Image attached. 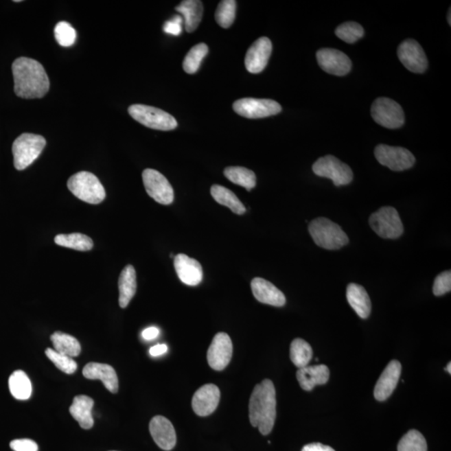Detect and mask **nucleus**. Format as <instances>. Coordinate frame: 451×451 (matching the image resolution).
I'll use <instances>...</instances> for the list:
<instances>
[{
    "mask_svg": "<svg viewBox=\"0 0 451 451\" xmlns=\"http://www.w3.org/2000/svg\"><path fill=\"white\" fill-rule=\"evenodd\" d=\"M376 159L381 165L392 171L401 172L413 167L415 158L410 150L381 144L375 150Z\"/></svg>",
    "mask_w": 451,
    "mask_h": 451,
    "instance_id": "nucleus-11",
    "label": "nucleus"
},
{
    "mask_svg": "<svg viewBox=\"0 0 451 451\" xmlns=\"http://www.w3.org/2000/svg\"><path fill=\"white\" fill-rule=\"evenodd\" d=\"M10 448L14 451H38V447L32 439H14L10 442Z\"/></svg>",
    "mask_w": 451,
    "mask_h": 451,
    "instance_id": "nucleus-41",
    "label": "nucleus"
},
{
    "mask_svg": "<svg viewBox=\"0 0 451 451\" xmlns=\"http://www.w3.org/2000/svg\"><path fill=\"white\" fill-rule=\"evenodd\" d=\"M402 371V366L398 360H392L381 373L377 381L373 395L378 401L386 400L395 391Z\"/></svg>",
    "mask_w": 451,
    "mask_h": 451,
    "instance_id": "nucleus-19",
    "label": "nucleus"
},
{
    "mask_svg": "<svg viewBox=\"0 0 451 451\" xmlns=\"http://www.w3.org/2000/svg\"><path fill=\"white\" fill-rule=\"evenodd\" d=\"M290 358L296 367L299 369L306 367L313 358V349L303 339L295 338L291 344Z\"/></svg>",
    "mask_w": 451,
    "mask_h": 451,
    "instance_id": "nucleus-33",
    "label": "nucleus"
},
{
    "mask_svg": "<svg viewBox=\"0 0 451 451\" xmlns=\"http://www.w3.org/2000/svg\"><path fill=\"white\" fill-rule=\"evenodd\" d=\"M445 369L446 370L447 372L451 373V364L449 363V365L446 366V368Z\"/></svg>",
    "mask_w": 451,
    "mask_h": 451,
    "instance_id": "nucleus-46",
    "label": "nucleus"
},
{
    "mask_svg": "<svg viewBox=\"0 0 451 451\" xmlns=\"http://www.w3.org/2000/svg\"><path fill=\"white\" fill-rule=\"evenodd\" d=\"M159 334L160 330L159 329H157V327H150L142 332V337H143L146 340H152V339L157 338Z\"/></svg>",
    "mask_w": 451,
    "mask_h": 451,
    "instance_id": "nucleus-44",
    "label": "nucleus"
},
{
    "mask_svg": "<svg viewBox=\"0 0 451 451\" xmlns=\"http://www.w3.org/2000/svg\"><path fill=\"white\" fill-rule=\"evenodd\" d=\"M9 387L11 395L16 400H26L32 396V381L22 370H16L10 375Z\"/></svg>",
    "mask_w": 451,
    "mask_h": 451,
    "instance_id": "nucleus-29",
    "label": "nucleus"
},
{
    "mask_svg": "<svg viewBox=\"0 0 451 451\" xmlns=\"http://www.w3.org/2000/svg\"><path fill=\"white\" fill-rule=\"evenodd\" d=\"M313 172L315 175L332 180L337 187L349 184L354 177L352 170L348 165L331 155L320 157L316 161Z\"/></svg>",
    "mask_w": 451,
    "mask_h": 451,
    "instance_id": "nucleus-8",
    "label": "nucleus"
},
{
    "mask_svg": "<svg viewBox=\"0 0 451 451\" xmlns=\"http://www.w3.org/2000/svg\"><path fill=\"white\" fill-rule=\"evenodd\" d=\"M308 231L320 248L337 250L349 244V238L341 227L325 218L313 220L308 225Z\"/></svg>",
    "mask_w": 451,
    "mask_h": 451,
    "instance_id": "nucleus-3",
    "label": "nucleus"
},
{
    "mask_svg": "<svg viewBox=\"0 0 451 451\" xmlns=\"http://www.w3.org/2000/svg\"><path fill=\"white\" fill-rule=\"evenodd\" d=\"M316 56L319 67L329 74L344 76L348 74L352 68V62L349 58L340 50L321 49Z\"/></svg>",
    "mask_w": 451,
    "mask_h": 451,
    "instance_id": "nucleus-15",
    "label": "nucleus"
},
{
    "mask_svg": "<svg viewBox=\"0 0 451 451\" xmlns=\"http://www.w3.org/2000/svg\"><path fill=\"white\" fill-rule=\"evenodd\" d=\"M233 347L229 334L218 333L207 351V361L210 367L221 371L229 365L232 360Z\"/></svg>",
    "mask_w": 451,
    "mask_h": 451,
    "instance_id": "nucleus-13",
    "label": "nucleus"
},
{
    "mask_svg": "<svg viewBox=\"0 0 451 451\" xmlns=\"http://www.w3.org/2000/svg\"><path fill=\"white\" fill-rule=\"evenodd\" d=\"M369 225L380 237L399 238L404 233L403 223L398 211L392 207H384L369 218Z\"/></svg>",
    "mask_w": 451,
    "mask_h": 451,
    "instance_id": "nucleus-7",
    "label": "nucleus"
},
{
    "mask_svg": "<svg viewBox=\"0 0 451 451\" xmlns=\"http://www.w3.org/2000/svg\"><path fill=\"white\" fill-rule=\"evenodd\" d=\"M54 349L69 357H77L82 351V346L78 340L71 335L62 332H56L50 337Z\"/></svg>",
    "mask_w": 451,
    "mask_h": 451,
    "instance_id": "nucleus-30",
    "label": "nucleus"
},
{
    "mask_svg": "<svg viewBox=\"0 0 451 451\" xmlns=\"http://www.w3.org/2000/svg\"><path fill=\"white\" fill-rule=\"evenodd\" d=\"M57 245L77 251H90L93 248V241L82 233L60 234L55 238Z\"/></svg>",
    "mask_w": 451,
    "mask_h": 451,
    "instance_id": "nucleus-32",
    "label": "nucleus"
},
{
    "mask_svg": "<svg viewBox=\"0 0 451 451\" xmlns=\"http://www.w3.org/2000/svg\"><path fill=\"white\" fill-rule=\"evenodd\" d=\"M128 113L141 125L153 130L167 132L176 129L178 125L172 115L153 106L137 104L129 107Z\"/></svg>",
    "mask_w": 451,
    "mask_h": 451,
    "instance_id": "nucleus-6",
    "label": "nucleus"
},
{
    "mask_svg": "<svg viewBox=\"0 0 451 451\" xmlns=\"http://www.w3.org/2000/svg\"><path fill=\"white\" fill-rule=\"evenodd\" d=\"M371 115L378 124L388 129L400 128L404 123L402 107L389 98L376 99L371 107Z\"/></svg>",
    "mask_w": 451,
    "mask_h": 451,
    "instance_id": "nucleus-9",
    "label": "nucleus"
},
{
    "mask_svg": "<svg viewBox=\"0 0 451 451\" xmlns=\"http://www.w3.org/2000/svg\"><path fill=\"white\" fill-rule=\"evenodd\" d=\"M69 190L77 198L90 204H99L106 198V191L93 173L80 172L69 177Z\"/></svg>",
    "mask_w": 451,
    "mask_h": 451,
    "instance_id": "nucleus-4",
    "label": "nucleus"
},
{
    "mask_svg": "<svg viewBox=\"0 0 451 451\" xmlns=\"http://www.w3.org/2000/svg\"><path fill=\"white\" fill-rule=\"evenodd\" d=\"M146 192L163 205H170L174 200V191L168 180L161 172L153 169H146L142 173Z\"/></svg>",
    "mask_w": 451,
    "mask_h": 451,
    "instance_id": "nucleus-12",
    "label": "nucleus"
},
{
    "mask_svg": "<svg viewBox=\"0 0 451 451\" xmlns=\"http://www.w3.org/2000/svg\"><path fill=\"white\" fill-rule=\"evenodd\" d=\"M347 300L350 306L361 319H367L371 313V301L364 287L356 284H350L347 287Z\"/></svg>",
    "mask_w": 451,
    "mask_h": 451,
    "instance_id": "nucleus-25",
    "label": "nucleus"
},
{
    "mask_svg": "<svg viewBox=\"0 0 451 451\" xmlns=\"http://www.w3.org/2000/svg\"><path fill=\"white\" fill-rule=\"evenodd\" d=\"M276 391L270 380L256 385L249 401V419L251 425L257 428L260 433H271L276 419Z\"/></svg>",
    "mask_w": 451,
    "mask_h": 451,
    "instance_id": "nucleus-2",
    "label": "nucleus"
},
{
    "mask_svg": "<svg viewBox=\"0 0 451 451\" xmlns=\"http://www.w3.org/2000/svg\"><path fill=\"white\" fill-rule=\"evenodd\" d=\"M336 36L346 43L354 44L364 36L363 27L356 22H346L335 30Z\"/></svg>",
    "mask_w": 451,
    "mask_h": 451,
    "instance_id": "nucleus-37",
    "label": "nucleus"
},
{
    "mask_svg": "<svg viewBox=\"0 0 451 451\" xmlns=\"http://www.w3.org/2000/svg\"><path fill=\"white\" fill-rule=\"evenodd\" d=\"M233 107L235 113L248 119L268 117L282 111L279 103L269 99H240L233 103Z\"/></svg>",
    "mask_w": 451,
    "mask_h": 451,
    "instance_id": "nucleus-10",
    "label": "nucleus"
},
{
    "mask_svg": "<svg viewBox=\"0 0 451 451\" xmlns=\"http://www.w3.org/2000/svg\"><path fill=\"white\" fill-rule=\"evenodd\" d=\"M55 36L58 43L64 47H69L75 44L76 32L67 22L58 23L55 28Z\"/></svg>",
    "mask_w": 451,
    "mask_h": 451,
    "instance_id": "nucleus-39",
    "label": "nucleus"
},
{
    "mask_svg": "<svg viewBox=\"0 0 451 451\" xmlns=\"http://www.w3.org/2000/svg\"><path fill=\"white\" fill-rule=\"evenodd\" d=\"M398 57L400 62L404 65L408 71L413 73L425 72L428 67V60L426 53L415 40L404 41L398 48Z\"/></svg>",
    "mask_w": 451,
    "mask_h": 451,
    "instance_id": "nucleus-14",
    "label": "nucleus"
},
{
    "mask_svg": "<svg viewBox=\"0 0 451 451\" xmlns=\"http://www.w3.org/2000/svg\"><path fill=\"white\" fill-rule=\"evenodd\" d=\"M150 433L156 444L164 450H171L176 444L174 426L164 416L157 415L150 422Z\"/></svg>",
    "mask_w": 451,
    "mask_h": 451,
    "instance_id": "nucleus-18",
    "label": "nucleus"
},
{
    "mask_svg": "<svg viewBox=\"0 0 451 451\" xmlns=\"http://www.w3.org/2000/svg\"><path fill=\"white\" fill-rule=\"evenodd\" d=\"M302 451H335L330 446H325L321 443H312L303 447Z\"/></svg>",
    "mask_w": 451,
    "mask_h": 451,
    "instance_id": "nucleus-43",
    "label": "nucleus"
},
{
    "mask_svg": "<svg viewBox=\"0 0 451 451\" xmlns=\"http://www.w3.org/2000/svg\"><path fill=\"white\" fill-rule=\"evenodd\" d=\"M83 375L88 380H100L105 387L113 394L119 389L117 372L111 365L100 363H89L83 369Z\"/></svg>",
    "mask_w": 451,
    "mask_h": 451,
    "instance_id": "nucleus-22",
    "label": "nucleus"
},
{
    "mask_svg": "<svg viewBox=\"0 0 451 451\" xmlns=\"http://www.w3.org/2000/svg\"><path fill=\"white\" fill-rule=\"evenodd\" d=\"M221 393L217 385L208 384L200 387L194 395L192 400V408L199 416H207L213 414L218 408Z\"/></svg>",
    "mask_w": 451,
    "mask_h": 451,
    "instance_id": "nucleus-17",
    "label": "nucleus"
},
{
    "mask_svg": "<svg viewBox=\"0 0 451 451\" xmlns=\"http://www.w3.org/2000/svg\"><path fill=\"white\" fill-rule=\"evenodd\" d=\"M167 346L165 345H157L153 346L152 348L150 349V354L152 357H158L163 356L165 353H167Z\"/></svg>",
    "mask_w": 451,
    "mask_h": 451,
    "instance_id": "nucleus-45",
    "label": "nucleus"
},
{
    "mask_svg": "<svg viewBox=\"0 0 451 451\" xmlns=\"http://www.w3.org/2000/svg\"><path fill=\"white\" fill-rule=\"evenodd\" d=\"M236 10L237 2L235 0H223L219 3L216 10V21L222 28L229 29L233 24Z\"/></svg>",
    "mask_w": 451,
    "mask_h": 451,
    "instance_id": "nucleus-35",
    "label": "nucleus"
},
{
    "mask_svg": "<svg viewBox=\"0 0 451 451\" xmlns=\"http://www.w3.org/2000/svg\"><path fill=\"white\" fill-rule=\"evenodd\" d=\"M451 290V273L446 271L437 277L434 282L433 292L435 296H441Z\"/></svg>",
    "mask_w": 451,
    "mask_h": 451,
    "instance_id": "nucleus-40",
    "label": "nucleus"
},
{
    "mask_svg": "<svg viewBox=\"0 0 451 451\" xmlns=\"http://www.w3.org/2000/svg\"><path fill=\"white\" fill-rule=\"evenodd\" d=\"M450 14H451V11H450V10H449V14H448V18H447V19H448V22H449V25H450V23H451V21H450Z\"/></svg>",
    "mask_w": 451,
    "mask_h": 451,
    "instance_id": "nucleus-47",
    "label": "nucleus"
},
{
    "mask_svg": "<svg viewBox=\"0 0 451 451\" xmlns=\"http://www.w3.org/2000/svg\"><path fill=\"white\" fill-rule=\"evenodd\" d=\"M427 443L418 430H411L401 438L398 451H427Z\"/></svg>",
    "mask_w": 451,
    "mask_h": 451,
    "instance_id": "nucleus-36",
    "label": "nucleus"
},
{
    "mask_svg": "<svg viewBox=\"0 0 451 451\" xmlns=\"http://www.w3.org/2000/svg\"><path fill=\"white\" fill-rule=\"evenodd\" d=\"M211 195L220 205L229 207L235 214L242 215L246 213L244 204L229 189L220 185H213L211 187Z\"/></svg>",
    "mask_w": 451,
    "mask_h": 451,
    "instance_id": "nucleus-28",
    "label": "nucleus"
},
{
    "mask_svg": "<svg viewBox=\"0 0 451 451\" xmlns=\"http://www.w3.org/2000/svg\"><path fill=\"white\" fill-rule=\"evenodd\" d=\"M208 53V47L206 44L200 43L194 46L187 53L183 61V69L187 74H195L200 68L202 60Z\"/></svg>",
    "mask_w": 451,
    "mask_h": 451,
    "instance_id": "nucleus-34",
    "label": "nucleus"
},
{
    "mask_svg": "<svg viewBox=\"0 0 451 451\" xmlns=\"http://www.w3.org/2000/svg\"><path fill=\"white\" fill-rule=\"evenodd\" d=\"M251 288L258 302L275 307H283L286 303V298L283 292L262 277L253 279Z\"/></svg>",
    "mask_w": 451,
    "mask_h": 451,
    "instance_id": "nucleus-21",
    "label": "nucleus"
},
{
    "mask_svg": "<svg viewBox=\"0 0 451 451\" xmlns=\"http://www.w3.org/2000/svg\"><path fill=\"white\" fill-rule=\"evenodd\" d=\"M301 388L311 391L316 385L325 384L329 380V369L325 365L306 366L297 372Z\"/></svg>",
    "mask_w": 451,
    "mask_h": 451,
    "instance_id": "nucleus-23",
    "label": "nucleus"
},
{
    "mask_svg": "<svg viewBox=\"0 0 451 451\" xmlns=\"http://www.w3.org/2000/svg\"><path fill=\"white\" fill-rule=\"evenodd\" d=\"M224 175L230 182L244 187L248 191L256 187L255 173L248 168L229 167L224 170Z\"/></svg>",
    "mask_w": 451,
    "mask_h": 451,
    "instance_id": "nucleus-31",
    "label": "nucleus"
},
{
    "mask_svg": "<svg viewBox=\"0 0 451 451\" xmlns=\"http://www.w3.org/2000/svg\"><path fill=\"white\" fill-rule=\"evenodd\" d=\"M183 18L176 15L171 21L165 23L163 30L171 36H178L182 33Z\"/></svg>",
    "mask_w": 451,
    "mask_h": 451,
    "instance_id": "nucleus-42",
    "label": "nucleus"
},
{
    "mask_svg": "<svg viewBox=\"0 0 451 451\" xmlns=\"http://www.w3.org/2000/svg\"><path fill=\"white\" fill-rule=\"evenodd\" d=\"M45 145V139L40 135H21L14 141L12 146L14 167L18 171H23L30 167L40 157Z\"/></svg>",
    "mask_w": 451,
    "mask_h": 451,
    "instance_id": "nucleus-5",
    "label": "nucleus"
},
{
    "mask_svg": "<svg viewBox=\"0 0 451 451\" xmlns=\"http://www.w3.org/2000/svg\"><path fill=\"white\" fill-rule=\"evenodd\" d=\"M273 45L267 37H261L251 45L245 56V67L252 74H258L267 67Z\"/></svg>",
    "mask_w": 451,
    "mask_h": 451,
    "instance_id": "nucleus-16",
    "label": "nucleus"
},
{
    "mask_svg": "<svg viewBox=\"0 0 451 451\" xmlns=\"http://www.w3.org/2000/svg\"><path fill=\"white\" fill-rule=\"evenodd\" d=\"M45 354L58 369L67 373V375L74 373L76 371L77 367H78L76 362L71 357L57 352L54 349L48 348L45 350Z\"/></svg>",
    "mask_w": 451,
    "mask_h": 451,
    "instance_id": "nucleus-38",
    "label": "nucleus"
},
{
    "mask_svg": "<svg viewBox=\"0 0 451 451\" xmlns=\"http://www.w3.org/2000/svg\"><path fill=\"white\" fill-rule=\"evenodd\" d=\"M14 93L23 99L44 97L49 90V80L43 65L37 60L19 57L14 61Z\"/></svg>",
    "mask_w": 451,
    "mask_h": 451,
    "instance_id": "nucleus-1",
    "label": "nucleus"
},
{
    "mask_svg": "<svg viewBox=\"0 0 451 451\" xmlns=\"http://www.w3.org/2000/svg\"><path fill=\"white\" fill-rule=\"evenodd\" d=\"M174 267L176 275L184 284L196 286L202 282L203 271L198 261L186 255L178 254L174 257Z\"/></svg>",
    "mask_w": 451,
    "mask_h": 451,
    "instance_id": "nucleus-20",
    "label": "nucleus"
},
{
    "mask_svg": "<svg viewBox=\"0 0 451 451\" xmlns=\"http://www.w3.org/2000/svg\"><path fill=\"white\" fill-rule=\"evenodd\" d=\"M119 304L122 308L128 306L137 292V273L132 265H127L119 277Z\"/></svg>",
    "mask_w": 451,
    "mask_h": 451,
    "instance_id": "nucleus-26",
    "label": "nucleus"
},
{
    "mask_svg": "<svg viewBox=\"0 0 451 451\" xmlns=\"http://www.w3.org/2000/svg\"><path fill=\"white\" fill-rule=\"evenodd\" d=\"M176 10L182 14L185 21V28L188 33L194 32L202 21L203 5L198 0H184Z\"/></svg>",
    "mask_w": 451,
    "mask_h": 451,
    "instance_id": "nucleus-27",
    "label": "nucleus"
},
{
    "mask_svg": "<svg viewBox=\"0 0 451 451\" xmlns=\"http://www.w3.org/2000/svg\"><path fill=\"white\" fill-rule=\"evenodd\" d=\"M94 407V400L87 395H77L69 407V413L72 415L80 427L84 430H90L94 426V419L92 416V408Z\"/></svg>",
    "mask_w": 451,
    "mask_h": 451,
    "instance_id": "nucleus-24",
    "label": "nucleus"
}]
</instances>
